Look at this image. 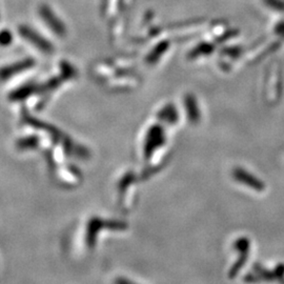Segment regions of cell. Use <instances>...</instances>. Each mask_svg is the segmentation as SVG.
Here are the masks:
<instances>
[{
	"label": "cell",
	"mask_w": 284,
	"mask_h": 284,
	"mask_svg": "<svg viewBox=\"0 0 284 284\" xmlns=\"http://www.w3.org/2000/svg\"><path fill=\"white\" fill-rule=\"evenodd\" d=\"M266 4L276 11H284V1L283 0H264Z\"/></svg>",
	"instance_id": "obj_1"
}]
</instances>
